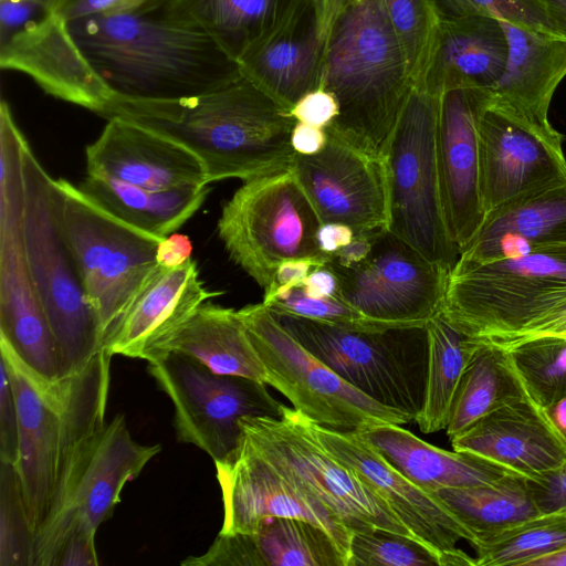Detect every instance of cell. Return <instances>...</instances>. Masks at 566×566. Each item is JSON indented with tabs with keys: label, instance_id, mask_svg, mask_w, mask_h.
Instances as JSON below:
<instances>
[{
	"label": "cell",
	"instance_id": "obj_1",
	"mask_svg": "<svg viewBox=\"0 0 566 566\" xmlns=\"http://www.w3.org/2000/svg\"><path fill=\"white\" fill-rule=\"evenodd\" d=\"M103 116H119L169 137L203 164L208 184L248 181L291 169L296 120L242 74L213 91L174 99L113 95Z\"/></svg>",
	"mask_w": 566,
	"mask_h": 566
},
{
	"label": "cell",
	"instance_id": "obj_2",
	"mask_svg": "<svg viewBox=\"0 0 566 566\" xmlns=\"http://www.w3.org/2000/svg\"><path fill=\"white\" fill-rule=\"evenodd\" d=\"M83 53L114 95L174 99L241 76L238 62L166 7L67 21Z\"/></svg>",
	"mask_w": 566,
	"mask_h": 566
},
{
	"label": "cell",
	"instance_id": "obj_3",
	"mask_svg": "<svg viewBox=\"0 0 566 566\" xmlns=\"http://www.w3.org/2000/svg\"><path fill=\"white\" fill-rule=\"evenodd\" d=\"M19 417L15 467L30 526L45 522L60 481L85 440L105 423L113 355L102 348L82 370L48 379L0 337Z\"/></svg>",
	"mask_w": 566,
	"mask_h": 566
},
{
	"label": "cell",
	"instance_id": "obj_4",
	"mask_svg": "<svg viewBox=\"0 0 566 566\" xmlns=\"http://www.w3.org/2000/svg\"><path fill=\"white\" fill-rule=\"evenodd\" d=\"M321 87L339 113L327 127L384 157L413 87L382 0H347L326 32Z\"/></svg>",
	"mask_w": 566,
	"mask_h": 566
},
{
	"label": "cell",
	"instance_id": "obj_5",
	"mask_svg": "<svg viewBox=\"0 0 566 566\" xmlns=\"http://www.w3.org/2000/svg\"><path fill=\"white\" fill-rule=\"evenodd\" d=\"M566 302V248L530 250L450 272L440 313L464 335L511 347Z\"/></svg>",
	"mask_w": 566,
	"mask_h": 566
},
{
	"label": "cell",
	"instance_id": "obj_6",
	"mask_svg": "<svg viewBox=\"0 0 566 566\" xmlns=\"http://www.w3.org/2000/svg\"><path fill=\"white\" fill-rule=\"evenodd\" d=\"M51 201L99 319L105 347L158 269L156 251L161 239L119 220L66 179L52 178Z\"/></svg>",
	"mask_w": 566,
	"mask_h": 566
},
{
	"label": "cell",
	"instance_id": "obj_7",
	"mask_svg": "<svg viewBox=\"0 0 566 566\" xmlns=\"http://www.w3.org/2000/svg\"><path fill=\"white\" fill-rule=\"evenodd\" d=\"M23 175L25 262L55 337L65 377L85 368L104 348L102 328L54 216L52 177L28 142L23 147Z\"/></svg>",
	"mask_w": 566,
	"mask_h": 566
},
{
	"label": "cell",
	"instance_id": "obj_8",
	"mask_svg": "<svg viewBox=\"0 0 566 566\" xmlns=\"http://www.w3.org/2000/svg\"><path fill=\"white\" fill-rule=\"evenodd\" d=\"M275 316L305 348L349 385L416 419L424 391L426 326L354 331L296 316Z\"/></svg>",
	"mask_w": 566,
	"mask_h": 566
},
{
	"label": "cell",
	"instance_id": "obj_9",
	"mask_svg": "<svg viewBox=\"0 0 566 566\" xmlns=\"http://www.w3.org/2000/svg\"><path fill=\"white\" fill-rule=\"evenodd\" d=\"M439 95L415 85L384 153L389 221L387 230L450 271L460 251L442 213L436 157Z\"/></svg>",
	"mask_w": 566,
	"mask_h": 566
},
{
	"label": "cell",
	"instance_id": "obj_10",
	"mask_svg": "<svg viewBox=\"0 0 566 566\" xmlns=\"http://www.w3.org/2000/svg\"><path fill=\"white\" fill-rule=\"evenodd\" d=\"M322 224L291 169L244 181L224 203L217 231L230 259L265 291L287 260L328 256Z\"/></svg>",
	"mask_w": 566,
	"mask_h": 566
},
{
	"label": "cell",
	"instance_id": "obj_11",
	"mask_svg": "<svg viewBox=\"0 0 566 566\" xmlns=\"http://www.w3.org/2000/svg\"><path fill=\"white\" fill-rule=\"evenodd\" d=\"M268 374L266 385L323 428L357 432L381 423L415 419L388 408L345 381L305 348L263 304L238 311Z\"/></svg>",
	"mask_w": 566,
	"mask_h": 566
},
{
	"label": "cell",
	"instance_id": "obj_12",
	"mask_svg": "<svg viewBox=\"0 0 566 566\" xmlns=\"http://www.w3.org/2000/svg\"><path fill=\"white\" fill-rule=\"evenodd\" d=\"M148 373L174 405L179 442L193 444L213 462L239 443L243 417L280 418L285 405L255 379L212 371L196 358L166 352L147 360Z\"/></svg>",
	"mask_w": 566,
	"mask_h": 566
},
{
	"label": "cell",
	"instance_id": "obj_13",
	"mask_svg": "<svg viewBox=\"0 0 566 566\" xmlns=\"http://www.w3.org/2000/svg\"><path fill=\"white\" fill-rule=\"evenodd\" d=\"M240 428L263 457L306 485L352 533L381 530L415 538L358 474L325 448L300 411L285 406L280 418L243 417Z\"/></svg>",
	"mask_w": 566,
	"mask_h": 566
},
{
	"label": "cell",
	"instance_id": "obj_14",
	"mask_svg": "<svg viewBox=\"0 0 566 566\" xmlns=\"http://www.w3.org/2000/svg\"><path fill=\"white\" fill-rule=\"evenodd\" d=\"M161 450L133 439L124 415L92 433L60 481L50 513L36 532L33 566H54L62 536L76 518L95 528L107 521L127 482L135 480Z\"/></svg>",
	"mask_w": 566,
	"mask_h": 566
},
{
	"label": "cell",
	"instance_id": "obj_15",
	"mask_svg": "<svg viewBox=\"0 0 566 566\" xmlns=\"http://www.w3.org/2000/svg\"><path fill=\"white\" fill-rule=\"evenodd\" d=\"M338 280V296L366 317L397 327L426 326L442 307L450 270L387 229L376 232L361 263L327 262Z\"/></svg>",
	"mask_w": 566,
	"mask_h": 566
},
{
	"label": "cell",
	"instance_id": "obj_16",
	"mask_svg": "<svg viewBox=\"0 0 566 566\" xmlns=\"http://www.w3.org/2000/svg\"><path fill=\"white\" fill-rule=\"evenodd\" d=\"M222 493L219 534L252 533L270 517H295L325 530L347 558L353 533L306 485L263 457L242 434L235 449L214 462Z\"/></svg>",
	"mask_w": 566,
	"mask_h": 566
},
{
	"label": "cell",
	"instance_id": "obj_17",
	"mask_svg": "<svg viewBox=\"0 0 566 566\" xmlns=\"http://www.w3.org/2000/svg\"><path fill=\"white\" fill-rule=\"evenodd\" d=\"M319 441L389 506L409 533L439 559L440 566H475V558L457 546L476 537L437 493L399 472L357 432L337 431L312 422Z\"/></svg>",
	"mask_w": 566,
	"mask_h": 566
},
{
	"label": "cell",
	"instance_id": "obj_18",
	"mask_svg": "<svg viewBox=\"0 0 566 566\" xmlns=\"http://www.w3.org/2000/svg\"><path fill=\"white\" fill-rule=\"evenodd\" d=\"M480 189L485 216L545 189L566 184L558 130L545 132L491 104L478 125Z\"/></svg>",
	"mask_w": 566,
	"mask_h": 566
},
{
	"label": "cell",
	"instance_id": "obj_19",
	"mask_svg": "<svg viewBox=\"0 0 566 566\" xmlns=\"http://www.w3.org/2000/svg\"><path fill=\"white\" fill-rule=\"evenodd\" d=\"M326 132V146L312 156L296 154L291 167L321 222H340L356 232L387 229L384 157L361 149L329 127Z\"/></svg>",
	"mask_w": 566,
	"mask_h": 566
},
{
	"label": "cell",
	"instance_id": "obj_20",
	"mask_svg": "<svg viewBox=\"0 0 566 566\" xmlns=\"http://www.w3.org/2000/svg\"><path fill=\"white\" fill-rule=\"evenodd\" d=\"M489 92L452 88L439 95L436 157L442 213L461 252L481 229L485 211L480 189L478 125Z\"/></svg>",
	"mask_w": 566,
	"mask_h": 566
},
{
	"label": "cell",
	"instance_id": "obj_21",
	"mask_svg": "<svg viewBox=\"0 0 566 566\" xmlns=\"http://www.w3.org/2000/svg\"><path fill=\"white\" fill-rule=\"evenodd\" d=\"M0 66L31 77L45 93L103 114L114 93L96 73L67 21L48 12L0 42Z\"/></svg>",
	"mask_w": 566,
	"mask_h": 566
},
{
	"label": "cell",
	"instance_id": "obj_22",
	"mask_svg": "<svg viewBox=\"0 0 566 566\" xmlns=\"http://www.w3.org/2000/svg\"><path fill=\"white\" fill-rule=\"evenodd\" d=\"M25 199H0V337L41 376L62 377L55 337L36 295L23 249Z\"/></svg>",
	"mask_w": 566,
	"mask_h": 566
},
{
	"label": "cell",
	"instance_id": "obj_23",
	"mask_svg": "<svg viewBox=\"0 0 566 566\" xmlns=\"http://www.w3.org/2000/svg\"><path fill=\"white\" fill-rule=\"evenodd\" d=\"M86 147L87 175L147 189L208 185L201 160L176 140L119 116H111Z\"/></svg>",
	"mask_w": 566,
	"mask_h": 566
},
{
	"label": "cell",
	"instance_id": "obj_24",
	"mask_svg": "<svg viewBox=\"0 0 566 566\" xmlns=\"http://www.w3.org/2000/svg\"><path fill=\"white\" fill-rule=\"evenodd\" d=\"M450 441L455 451L527 479L541 478L566 463V439L546 409L530 397L493 410Z\"/></svg>",
	"mask_w": 566,
	"mask_h": 566
},
{
	"label": "cell",
	"instance_id": "obj_25",
	"mask_svg": "<svg viewBox=\"0 0 566 566\" xmlns=\"http://www.w3.org/2000/svg\"><path fill=\"white\" fill-rule=\"evenodd\" d=\"M326 32L311 0H296L283 22L238 62L241 74L290 111L321 87Z\"/></svg>",
	"mask_w": 566,
	"mask_h": 566
},
{
	"label": "cell",
	"instance_id": "obj_26",
	"mask_svg": "<svg viewBox=\"0 0 566 566\" xmlns=\"http://www.w3.org/2000/svg\"><path fill=\"white\" fill-rule=\"evenodd\" d=\"M507 40L504 71L489 102L545 132H555L548 112L566 76V40L500 20Z\"/></svg>",
	"mask_w": 566,
	"mask_h": 566
},
{
	"label": "cell",
	"instance_id": "obj_27",
	"mask_svg": "<svg viewBox=\"0 0 566 566\" xmlns=\"http://www.w3.org/2000/svg\"><path fill=\"white\" fill-rule=\"evenodd\" d=\"M222 292L208 290L192 259L161 265L137 295L105 348L114 356L147 360L156 347L205 302Z\"/></svg>",
	"mask_w": 566,
	"mask_h": 566
},
{
	"label": "cell",
	"instance_id": "obj_28",
	"mask_svg": "<svg viewBox=\"0 0 566 566\" xmlns=\"http://www.w3.org/2000/svg\"><path fill=\"white\" fill-rule=\"evenodd\" d=\"M507 50L502 24L493 17L440 21L428 66L417 85L436 95L452 88L490 92L504 71Z\"/></svg>",
	"mask_w": 566,
	"mask_h": 566
},
{
	"label": "cell",
	"instance_id": "obj_29",
	"mask_svg": "<svg viewBox=\"0 0 566 566\" xmlns=\"http://www.w3.org/2000/svg\"><path fill=\"white\" fill-rule=\"evenodd\" d=\"M566 248V184L522 198L485 216L454 265H471L530 250Z\"/></svg>",
	"mask_w": 566,
	"mask_h": 566
},
{
	"label": "cell",
	"instance_id": "obj_30",
	"mask_svg": "<svg viewBox=\"0 0 566 566\" xmlns=\"http://www.w3.org/2000/svg\"><path fill=\"white\" fill-rule=\"evenodd\" d=\"M357 433L399 472L429 492L491 484L516 474L473 454L432 446L401 424L381 423Z\"/></svg>",
	"mask_w": 566,
	"mask_h": 566
},
{
	"label": "cell",
	"instance_id": "obj_31",
	"mask_svg": "<svg viewBox=\"0 0 566 566\" xmlns=\"http://www.w3.org/2000/svg\"><path fill=\"white\" fill-rule=\"evenodd\" d=\"M166 352L191 356L217 374L268 381L265 367L238 311L209 301L167 336L149 358Z\"/></svg>",
	"mask_w": 566,
	"mask_h": 566
},
{
	"label": "cell",
	"instance_id": "obj_32",
	"mask_svg": "<svg viewBox=\"0 0 566 566\" xmlns=\"http://www.w3.org/2000/svg\"><path fill=\"white\" fill-rule=\"evenodd\" d=\"M80 188L119 220L159 239L187 222L209 193L207 185L156 190L90 175Z\"/></svg>",
	"mask_w": 566,
	"mask_h": 566
},
{
	"label": "cell",
	"instance_id": "obj_33",
	"mask_svg": "<svg viewBox=\"0 0 566 566\" xmlns=\"http://www.w3.org/2000/svg\"><path fill=\"white\" fill-rule=\"evenodd\" d=\"M296 0H174L168 13L210 36L232 60H239L276 29Z\"/></svg>",
	"mask_w": 566,
	"mask_h": 566
},
{
	"label": "cell",
	"instance_id": "obj_34",
	"mask_svg": "<svg viewBox=\"0 0 566 566\" xmlns=\"http://www.w3.org/2000/svg\"><path fill=\"white\" fill-rule=\"evenodd\" d=\"M479 342L452 400L444 429L449 439L462 433L493 410L530 397L510 352Z\"/></svg>",
	"mask_w": 566,
	"mask_h": 566
},
{
	"label": "cell",
	"instance_id": "obj_35",
	"mask_svg": "<svg viewBox=\"0 0 566 566\" xmlns=\"http://www.w3.org/2000/svg\"><path fill=\"white\" fill-rule=\"evenodd\" d=\"M428 356L423 401L415 421L423 433L444 430L457 388L479 346L439 312L426 325Z\"/></svg>",
	"mask_w": 566,
	"mask_h": 566
},
{
	"label": "cell",
	"instance_id": "obj_36",
	"mask_svg": "<svg viewBox=\"0 0 566 566\" xmlns=\"http://www.w3.org/2000/svg\"><path fill=\"white\" fill-rule=\"evenodd\" d=\"M459 520L472 531L476 543L541 513L528 479L510 474L491 483L434 492Z\"/></svg>",
	"mask_w": 566,
	"mask_h": 566
},
{
	"label": "cell",
	"instance_id": "obj_37",
	"mask_svg": "<svg viewBox=\"0 0 566 566\" xmlns=\"http://www.w3.org/2000/svg\"><path fill=\"white\" fill-rule=\"evenodd\" d=\"M247 534L254 566H347L329 534L306 520L270 517Z\"/></svg>",
	"mask_w": 566,
	"mask_h": 566
},
{
	"label": "cell",
	"instance_id": "obj_38",
	"mask_svg": "<svg viewBox=\"0 0 566 566\" xmlns=\"http://www.w3.org/2000/svg\"><path fill=\"white\" fill-rule=\"evenodd\" d=\"M566 546V510L542 513L474 547L475 566H527L531 560Z\"/></svg>",
	"mask_w": 566,
	"mask_h": 566
},
{
	"label": "cell",
	"instance_id": "obj_39",
	"mask_svg": "<svg viewBox=\"0 0 566 566\" xmlns=\"http://www.w3.org/2000/svg\"><path fill=\"white\" fill-rule=\"evenodd\" d=\"M530 397L547 409L566 396V337L544 336L507 349Z\"/></svg>",
	"mask_w": 566,
	"mask_h": 566
},
{
	"label": "cell",
	"instance_id": "obj_40",
	"mask_svg": "<svg viewBox=\"0 0 566 566\" xmlns=\"http://www.w3.org/2000/svg\"><path fill=\"white\" fill-rule=\"evenodd\" d=\"M382 1L415 86L423 77L440 25L433 0Z\"/></svg>",
	"mask_w": 566,
	"mask_h": 566
},
{
	"label": "cell",
	"instance_id": "obj_41",
	"mask_svg": "<svg viewBox=\"0 0 566 566\" xmlns=\"http://www.w3.org/2000/svg\"><path fill=\"white\" fill-rule=\"evenodd\" d=\"M34 533L30 526L14 465L0 462V566H33Z\"/></svg>",
	"mask_w": 566,
	"mask_h": 566
},
{
	"label": "cell",
	"instance_id": "obj_42",
	"mask_svg": "<svg viewBox=\"0 0 566 566\" xmlns=\"http://www.w3.org/2000/svg\"><path fill=\"white\" fill-rule=\"evenodd\" d=\"M348 566H440V562L412 537L375 530L353 533Z\"/></svg>",
	"mask_w": 566,
	"mask_h": 566
},
{
	"label": "cell",
	"instance_id": "obj_43",
	"mask_svg": "<svg viewBox=\"0 0 566 566\" xmlns=\"http://www.w3.org/2000/svg\"><path fill=\"white\" fill-rule=\"evenodd\" d=\"M262 303L275 315L296 316L347 329L382 331L397 327L366 317L339 296L310 297L301 286Z\"/></svg>",
	"mask_w": 566,
	"mask_h": 566
},
{
	"label": "cell",
	"instance_id": "obj_44",
	"mask_svg": "<svg viewBox=\"0 0 566 566\" xmlns=\"http://www.w3.org/2000/svg\"><path fill=\"white\" fill-rule=\"evenodd\" d=\"M433 3L440 21L488 15L556 35L535 0H433Z\"/></svg>",
	"mask_w": 566,
	"mask_h": 566
},
{
	"label": "cell",
	"instance_id": "obj_45",
	"mask_svg": "<svg viewBox=\"0 0 566 566\" xmlns=\"http://www.w3.org/2000/svg\"><path fill=\"white\" fill-rule=\"evenodd\" d=\"M97 528L83 518L74 520L65 530L54 566H96Z\"/></svg>",
	"mask_w": 566,
	"mask_h": 566
},
{
	"label": "cell",
	"instance_id": "obj_46",
	"mask_svg": "<svg viewBox=\"0 0 566 566\" xmlns=\"http://www.w3.org/2000/svg\"><path fill=\"white\" fill-rule=\"evenodd\" d=\"M0 462L15 465L19 457V417L12 384L1 361Z\"/></svg>",
	"mask_w": 566,
	"mask_h": 566
},
{
	"label": "cell",
	"instance_id": "obj_47",
	"mask_svg": "<svg viewBox=\"0 0 566 566\" xmlns=\"http://www.w3.org/2000/svg\"><path fill=\"white\" fill-rule=\"evenodd\" d=\"M289 113L296 122L326 128L338 116L339 107L334 95L319 87L300 98Z\"/></svg>",
	"mask_w": 566,
	"mask_h": 566
},
{
	"label": "cell",
	"instance_id": "obj_48",
	"mask_svg": "<svg viewBox=\"0 0 566 566\" xmlns=\"http://www.w3.org/2000/svg\"><path fill=\"white\" fill-rule=\"evenodd\" d=\"M328 261L329 255L325 258L293 259L282 262L277 266L270 286L264 291L262 302H269L276 295L300 286L314 268L325 265Z\"/></svg>",
	"mask_w": 566,
	"mask_h": 566
},
{
	"label": "cell",
	"instance_id": "obj_49",
	"mask_svg": "<svg viewBox=\"0 0 566 566\" xmlns=\"http://www.w3.org/2000/svg\"><path fill=\"white\" fill-rule=\"evenodd\" d=\"M528 484L541 513L566 510V463Z\"/></svg>",
	"mask_w": 566,
	"mask_h": 566
},
{
	"label": "cell",
	"instance_id": "obj_50",
	"mask_svg": "<svg viewBox=\"0 0 566 566\" xmlns=\"http://www.w3.org/2000/svg\"><path fill=\"white\" fill-rule=\"evenodd\" d=\"M147 0H73L59 14L65 21L145 11Z\"/></svg>",
	"mask_w": 566,
	"mask_h": 566
},
{
	"label": "cell",
	"instance_id": "obj_51",
	"mask_svg": "<svg viewBox=\"0 0 566 566\" xmlns=\"http://www.w3.org/2000/svg\"><path fill=\"white\" fill-rule=\"evenodd\" d=\"M48 12L31 0H0V42Z\"/></svg>",
	"mask_w": 566,
	"mask_h": 566
},
{
	"label": "cell",
	"instance_id": "obj_52",
	"mask_svg": "<svg viewBox=\"0 0 566 566\" xmlns=\"http://www.w3.org/2000/svg\"><path fill=\"white\" fill-rule=\"evenodd\" d=\"M192 250V243L187 235L174 232L160 240L156 259L164 268H176L191 259Z\"/></svg>",
	"mask_w": 566,
	"mask_h": 566
},
{
	"label": "cell",
	"instance_id": "obj_53",
	"mask_svg": "<svg viewBox=\"0 0 566 566\" xmlns=\"http://www.w3.org/2000/svg\"><path fill=\"white\" fill-rule=\"evenodd\" d=\"M376 232L378 231L356 232L350 243L329 255L328 262L342 268H350L361 263L373 250Z\"/></svg>",
	"mask_w": 566,
	"mask_h": 566
},
{
	"label": "cell",
	"instance_id": "obj_54",
	"mask_svg": "<svg viewBox=\"0 0 566 566\" xmlns=\"http://www.w3.org/2000/svg\"><path fill=\"white\" fill-rule=\"evenodd\" d=\"M327 143L326 128L296 122L291 133V145L296 154L312 156L318 154Z\"/></svg>",
	"mask_w": 566,
	"mask_h": 566
},
{
	"label": "cell",
	"instance_id": "obj_55",
	"mask_svg": "<svg viewBox=\"0 0 566 566\" xmlns=\"http://www.w3.org/2000/svg\"><path fill=\"white\" fill-rule=\"evenodd\" d=\"M310 297L338 296V280L335 272L325 265L314 268L300 285Z\"/></svg>",
	"mask_w": 566,
	"mask_h": 566
},
{
	"label": "cell",
	"instance_id": "obj_56",
	"mask_svg": "<svg viewBox=\"0 0 566 566\" xmlns=\"http://www.w3.org/2000/svg\"><path fill=\"white\" fill-rule=\"evenodd\" d=\"M356 231L340 222L322 223L316 233V240L322 253L332 255L350 243Z\"/></svg>",
	"mask_w": 566,
	"mask_h": 566
},
{
	"label": "cell",
	"instance_id": "obj_57",
	"mask_svg": "<svg viewBox=\"0 0 566 566\" xmlns=\"http://www.w3.org/2000/svg\"><path fill=\"white\" fill-rule=\"evenodd\" d=\"M565 333L566 302L527 329L510 348L530 339L544 336H562Z\"/></svg>",
	"mask_w": 566,
	"mask_h": 566
},
{
	"label": "cell",
	"instance_id": "obj_58",
	"mask_svg": "<svg viewBox=\"0 0 566 566\" xmlns=\"http://www.w3.org/2000/svg\"><path fill=\"white\" fill-rule=\"evenodd\" d=\"M555 34L566 40V0H535Z\"/></svg>",
	"mask_w": 566,
	"mask_h": 566
},
{
	"label": "cell",
	"instance_id": "obj_59",
	"mask_svg": "<svg viewBox=\"0 0 566 566\" xmlns=\"http://www.w3.org/2000/svg\"><path fill=\"white\" fill-rule=\"evenodd\" d=\"M347 0H311L322 29L327 32L335 15Z\"/></svg>",
	"mask_w": 566,
	"mask_h": 566
},
{
	"label": "cell",
	"instance_id": "obj_60",
	"mask_svg": "<svg viewBox=\"0 0 566 566\" xmlns=\"http://www.w3.org/2000/svg\"><path fill=\"white\" fill-rule=\"evenodd\" d=\"M552 422L566 439V396L546 409Z\"/></svg>",
	"mask_w": 566,
	"mask_h": 566
},
{
	"label": "cell",
	"instance_id": "obj_61",
	"mask_svg": "<svg viewBox=\"0 0 566 566\" xmlns=\"http://www.w3.org/2000/svg\"><path fill=\"white\" fill-rule=\"evenodd\" d=\"M527 566H566V546L534 558Z\"/></svg>",
	"mask_w": 566,
	"mask_h": 566
},
{
	"label": "cell",
	"instance_id": "obj_62",
	"mask_svg": "<svg viewBox=\"0 0 566 566\" xmlns=\"http://www.w3.org/2000/svg\"><path fill=\"white\" fill-rule=\"evenodd\" d=\"M51 12L60 13L73 0H31Z\"/></svg>",
	"mask_w": 566,
	"mask_h": 566
},
{
	"label": "cell",
	"instance_id": "obj_63",
	"mask_svg": "<svg viewBox=\"0 0 566 566\" xmlns=\"http://www.w3.org/2000/svg\"><path fill=\"white\" fill-rule=\"evenodd\" d=\"M172 1L174 0H147L146 10H153V9H157V8L167 7Z\"/></svg>",
	"mask_w": 566,
	"mask_h": 566
},
{
	"label": "cell",
	"instance_id": "obj_64",
	"mask_svg": "<svg viewBox=\"0 0 566 566\" xmlns=\"http://www.w3.org/2000/svg\"><path fill=\"white\" fill-rule=\"evenodd\" d=\"M562 337H566V333L562 335Z\"/></svg>",
	"mask_w": 566,
	"mask_h": 566
}]
</instances>
